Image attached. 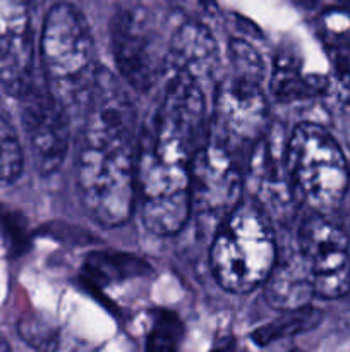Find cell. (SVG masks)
I'll return each instance as SVG.
<instances>
[{
  "label": "cell",
  "mask_w": 350,
  "mask_h": 352,
  "mask_svg": "<svg viewBox=\"0 0 350 352\" xmlns=\"http://www.w3.org/2000/svg\"><path fill=\"white\" fill-rule=\"evenodd\" d=\"M218 69V43L205 23L187 19L170 40L168 71L180 72L209 86Z\"/></svg>",
  "instance_id": "obj_13"
},
{
  "label": "cell",
  "mask_w": 350,
  "mask_h": 352,
  "mask_svg": "<svg viewBox=\"0 0 350 352\" xmlns=\"http://www.w3.org/2000/svg\"><path fill=\"white\" fill-rule=\"evenodd\" d=\"M229 58L232 65V72L249 78L263 79L264 64L259 52L242 38H233L229 43Z\"/></svg>",
  "instance_id": "obj_20"
},
{
  "label": "cell",
  "mask_w": 350,
  "mask_h": 352,
  "mask_svg": "<svg viewBox=\"0 0 350 352\" xmlns=\"http://www.w3.org/2000/svg\"><path fill=\"white\" fill-rule=\"evenodd\" d=\"M277 256L270 217L254 199H240L216 229L209 263L223 289L244 294L264 284Z\"/></svg>",
  "instance_id": "obj_4"
},
{
  "label": "cell",
  "mask_w": 350,
  "mask_h": 352,
  "mask_svg": "<svg viewBox=\"0 0 350 352\" xmlns=\"http://www.w3.org/2000/svg\"><path fill=\"white\" fill-rule=\"evenodd\" d=\"M270 88L277 100L292 102L318 95L326 88V81L318 76L305 74L294 58L281 55L275 62Z\"/></svg>",
  "instance_id": "obj_15"
},
{
  "label": "cell",
  "mask_w": 350,
  "mask_h": 352,
  "mask_svg": "<svg viewBox=\"0 0 350 352\" xmlns=\"http://www.w3.org/2000/svg\"><path fill=\"white\" fill-rule=\"evenodd\" d=\"M23 172V150L5 119L0 117V186L12 184Z\"/></svg>",
  "instance_id": "obj_17"
},
{
  "label": "cell",
  "mask_w": 350,
  "mask_h": 352,
  "mask_svg": "<svg viewBox=\"0 0 350 352\" xmlns=\"http://www.w3.org/2000/svg\"><path fill=\"white\" fill-rule=\"evenodd\" d=\"M30 0H0V85L19 98L33 85Z\"/></svg>",
  "instance_id": "obj_12"
},
{
  "label": "cell",
  "mask_w": 350,
  "mask_h": 352,
  "mask_svg": "<svg viewBox=\"0 0 350 352\" xmlns=\"http://www.w3.org/2000/svg\"><path fill=\"white\" fill-rule=\"evenodd\" d=\"M319 320H321V313L318 309L311 308L309 305L297 309H288L287 315L281 316L280 320L256 330L253 333V340L256 344L264 346V344L275 342V340H280L283 337L305 332V330L318 325Z\"/></svg>",
  "instance_id": "obj_16"
},
{
  "label": "cell",
  "mask_w": 350,
  "mask_h": 352,
  "mask_svg": "<svg viewBox=\"0 0 350 352\" xmlns=\"http://www.w3.org/2000/svg\"><path fill=\"white\" fill-rule=\"evenodd\" d=\"M244 188L250 199L264 210L271 222L287 223L294 219L299 205L294 192L287 164L285 141L277 133H268L250 150L246 164Z\"/></svg>",
  "instance_id": "obj_10"
},
{
  "label": "cell",
  "mask_w": 350,
  "mask_h": 352,
  "mask_svg": "<svg viewBox=\"0 0 350 352\" xmlns=\"http://www.w3.org/2000/svg\"><path fill=\"white\" fill-rule=\"evenodd\" d=\"M45 86L67 110L84 109L98 69L86 17L67 2L55 3L40 38Z\"/></svg>",
  "instance_id": "obj_3"
},
{
  "label": "cell",
  "mask_w": 350,
  "mask_h": 352,
  "mask_svg": "<svg viewBox=\"0 0 350 352\" xmlns=\"http://www.w3.org/2000/svg\"><path fill=\"white\" fill-rule=\"evenodd\" d=\"M299 250L307 263L314 294L336 299L350 291V243L328 215L312 212L299 227Z\"/></svg>",
  "instance_id": "obj_9"
},
{
  "label": "cell",
  "mask_w": 350,
  "mask_h": 352,
  "mask_svg": "<svg viewBox=\"0 0 350 352\" xmlns=\"http://www.w3.org/2000/svg\"><path fill=\"white\" fill-rule=\"evenodd\" d=\"M285 164L301 205L323 215L338 208L350 184V167L325 127L299 124L285 141Z\"/></svg>",
  "instance_id": "obj_5"
},
{
  "label": "cell",
  "mask_w": 350,
  "mask_h": 352,
  "mask_svg": "<svg viewBox=\"0 0 350 352\" xmlns=\"http://www.w3.org/2000/svg\"><path fill=\"white\" fill-rule=\"evenodd\" d=\"M182 333H184V327L177 315L161 309L154 316L151 332L148 333L146 347L153 351L175 349L182 340Z\"/></svg>",
  "instance_id": "obj_19"
},
{
  "label": "cell",
  "mask_w": 350,
  "mask_h": 352,
  "mask_svg": "<svg viewBox=\"0 0 350 352\" xmlns=\"http://www.w3.org/2000/svg\"><path fill=\"white\" fill-rule=\"evenodd\" d=\"M302 2H311V0H302ZM312 2H314V0H312Z\"/></svg>",
  "instance_id": "obj_24"
},
{
  "label": "cell",
  "mask_w": 350,
  "mask_h": 352,
  "mask_svg": "<svg viewBox=\"0 0 350 352\" xmlns=\"http://www.w3.org/2000/svg\"><path fill=\"white\" fill-rule=\"evenodd\" d=\"M264 296L278 309H297L307 306L314 296L311 274L301 250L277 256L273 268L264 280Z\"/></svg>",
  "instance_id": "obj_14"
},
{
  "label": "cell",
  "mask_w": 350,
  "mask_h": 352,
  "mask_svg": "<svg viewBox=\"0 0 350 352\" xmlns=\"http://www.w3.org/2000/svg\"><path fill=\"white\" fill-rule=\"evenodd\" d=\"M110 45L120 78L139 93L168 71L170 41L153 17L139 7H119L110 21Z\"/></svg>",
  "instance_id": "obj_6"
},
{
  "label": "cell",
  "mask_w": 350,
  "mask_h": 352,
  "mask_svg": "<svg viewBox=\"0 0 350 352\" xmlns=\"http://www.w3.org/2000/svg\"><path fill=\"white\" fill-rule=\"evenodd\" d=\"M323 38L335 52L350 47V9L338 6L325 10L319 19Z\"/></svg>",
  "instance_id": "obj_18"
},
{
  "label": "cell",
  "mask_w": 350,
  "mask_h": 352,
  "mask_svg": "<svg viewBox=\"0 0 350 352\" xmlns=\"http://www.w3.org/2000/svg\"><path fill=\"white\" fill-rule=\"evenodd\" d=\"M7 349H9V346H7L3 340H0V351H7Z\"/></svg>",
  "instance_id": "obj_23"
},
{
  "label": "cell",
  "mask_w": 350,
  "mask_h": 352,
  "mask_svg": "<svg viewBox=\"0 0 350 352\" xmlns=\"http://www.w3.org/2000/svg\"><path fill=\"white\" fill-rule=\"evenodd\" d=\"M137 112L132 98L98 69L84 107L78 186L88 215L103 227L126 223L136 201Z\"/></svg>",
  "instance_id": "obj_2"
},
{
  "label": "cell",
  "mask_w": 350,
  "mask_h": 352,
  "mask_svg": "<svg viewBox=\"0 0 350 352\" xmlns=\"http://www.w3.org/2000/svg\"><path fill=\"white\" fill-rule=\"evenodd\" d=\"M206 86L172 72L150 126L139 134L136 199L150 232L174 236L191 215V170L209 136Z\"/></svg>",
  "instance_id": "obj_1"
},
{
  "label": "cell",
  "mask_w": 350,
  "mask_h": 352,
  "mask_svg": "<svg viewBox=\"0 0 350 352\" xmlns=\"http://www.w3.org/2000/svg\"><path fill=\"white\" fill-rule=\"evenodd\" d=\"M244 175L242 155L208 136L192 162L191 212L199 219H218L222 222L242 199Z\"/></svg>",
  "instance_id": "obj_8"
},
{
  "label": "cell",
  "mask_w": 350,
  "mask_h": 352,
  "mask_svg": "<svg viewBox=\"0 0 350 352\" xmlns=\"http://www.w3.org/2000/svg\"><path fill=\"white\" fill-rule=\"evenodd\" d=\"M338 2V6H343L347 7V9H350V0H336Z\"/></svg>",
  "instance_id": "obj_22"
},
{
  "label": "cell",
  "mask_w": 350,
  "mask_h": 352,
  "mask_svg": "<svg viewBox=\"0 0 350 352\" xmlns=\"http://www.w3.org/2000/svg\"><path fill=\"white\" fill-rule=\"evenodd\" d=\"M174 9H177L182 16L191 21L205 23L213 19L218 12L216 0H167Z\"/></svg>",
  "instance_id": "obj_21"
},
{
  "label": "cell",
  "mask_w": 350,
  "mask_h": 352,
  "mask_svg": "<svg viewBox=\"0 0 350 352\" xmlns=\"http://www.w3.org/2000/svg\"><path fill=\"white\" fill-rule=\"evenodd\" d=\"M23 127L34 165L43 175L60 168L69 146L67 110L45 86L33 82L23 95Z\"/></svg>",
  "instance_id": "obj_11"
},
{
  "label": "cell",
  "mask_w": 350,
  "mask_h": 352,
  "mask_svg": "<svg viewBox=\"0 0 350 352\" xmlns=\"http://www.w3.org/2000/svg\"><path fill=\"white\" fill-rule=\"evenodd\" d=\"M270 129V107L263 79L230 72L216 85L215 112L209 138L239 155H249Z\"/></svg>",
  "instance_id": "obj_7"
}]
</instances>
